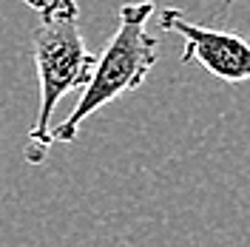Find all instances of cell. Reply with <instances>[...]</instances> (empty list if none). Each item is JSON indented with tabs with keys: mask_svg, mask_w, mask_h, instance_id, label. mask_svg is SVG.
<instances>
[{
	"mask_svg": "<svg viewBox=\"0 0 250 247\" xmlns=\"http://www.w3.org/2000/svg\"><path fill=\"white\" fill-rule=\"evenodd\" d=\"M34 15L37 20L31 40H34V65L40 82V105L26 142V162L40 165L51 148L48 131L54 108L65 94L85 85L97 57L83 43L77 0H46L34 9Z\"/></svg>",
	"mask_w": 250,
	"mask_h": 247,
	"instance_id": "cell-1",
	"label": "cell"
},
{
	"mask_svg": "<svg viewBox=\"0 0 250 247\" xmlns=\"http://www.w3.org/2000/svg\"><path fill=\"white\" fill-rule=\"evenodd\" d=\"M154 15V0H140V3H125L120 9V26L108 40L100 60H94V68L85 85L80 88V103L74 111L62 120L60 125H51L48 139L51 145L60 142H74L83 123L94 111L114 103L117 97L128 91H137L148 80L151 68L159 57V43L148 34V20Z\"/></svg>",
	"mask_w": 250,
	"mask_h": 247,
	"instance_id": "cell-2",
	"label": "cell"
},
{
	"mask_svg": "<svg viewBox=\"0 0 250 247\" xmlns=\"http://www.w3.org/2000/svg\"><path fill=\"white\" fill-rule=\"evenodd\" d=\"M159 29L173 31L185 40L182 62H196L208 74L230 85L250 82V43L242 34L199 26L173 6H165L159 12Z\"/></svg>",
	"mask_w": 250,
	"mask_h": 247,
	"instance_id": "cell-3",
	"label": "cell"
},
{
	"mask_svg": "<svg viewBox=\"0 0 250 247\" xmlns=\"http://www.w3.org/2000/svg\"><path fill=\"white\" fill-rule=\"evenodd\" d=\"M26 3H29L31 9H37V6H40V3H46V0H26Z\"/></svg>",
	"mask_w": 250,
	"mask_h": 247,
	"instance_id": "cell-4",
	"label": "cell"
}]
</instances>
